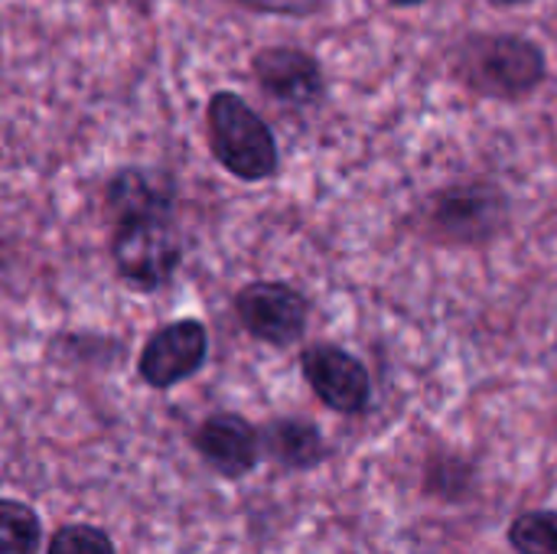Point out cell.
<instances>
[{
  "instance_id": "1",
  "label": "cell",
  "mask_w": 557,
  "mask_h": 554,
  "mask_svg": "<svg viewBox=\"0 0 557 554\" xmlns=\"http://www.w3.org/2000/svg\"><path fill=\"white\" fill-rule=\"evenodd\" d=\"M454 75L463 88L493 101H519L532 95L545 75V49L516 33H470L454 49Z\"/></svg>"
},
{
  "instance_id": "2",
  "label": "cell",
  "mask_w": 557,
  "mask_h": 554,
  "mask_svg": "<svg viewBox=\"0 0 557 554\" xmlns=\"http://www.w3.org/2000/svg\"><path fill=\"white\" fill-rule=\"evenodd\" d=\"M209 150L242 183H261L277 173L281 150L268 121L238 95L215 91L206 104Z\"/></svg>"
},
{
  "instance_id": "3",
  "label": "cell",
  "mask_w": 557,
  "mask_h": 554,
  "mask_svg": "<svg viewBox=\"0 0 557 554\" xmlns=\"http://www.w3.org/2000/svg\"><path fill=\"white\" fill-rule=\"evenodd\" d=\"M111 258L117 278L131 287L144 294L166 287L183 264V238L173 212L131 216L114 222Z\"/></svg>"
},
{
  "instance_id": "4",
  "label": "cell",
  "mask_w": 557,
  "mask_h": 554,
  "mask_svg": "<svg viewBox=\"0 0 557 554\" xmlns=\"http://www.w3.org/2000/svg\"><path fill=\"white\" fill-rule=\"evenodd\" d=\"M509 222V196L493 180L444 186L428 206V232L447 245H486Z\"/></svg>"
},
{
  "instance_id": "5",
  "label": "cell",
  "mask_w": 557,
  "mask_h": 554,
  "mask_svg": "<svg viewBox=\"0 0 557 554\" xmlns=\"http://www.w3.org/2000/svg\"><path fill=\"white\" fill-rule=\"evenodd\" d=\"M235 317L248 336L268 346H294L310 317L307 297L284 281H251L235 294Z\"/></svg>"
},
{
  "instance_id": "6",
  "label": "cell",
  "mask_w": 557,
  "mask_h": 554,
  "mask_svg": "<svg viewBox=\"0 0 557 554\" xmlns=\"http://www.w3.org/2000/svg\"><path fill=\"white\" fill-rule=\"evenodd\" d=\"M209 359V330L199 320H176L150 333L140 349L137 372L150 389H173L193 379Z\"/></svg>"
},
{
  "instance_id": "7",
  "label": "cell",
  "mask_w": 557,
  "mask_h": 554,
  "mask_svg": "<svg viewBox=\"0 0 557 554\" xmlns=\"http://www.w3.org/2000/svg\"><path fill=\"white\" fill-rule=\"evenodd\" d=\"M300 369H304V379L310 382L313 395L326 408H333L339 415H359L369 408L372 379H369V369L362 366V359L352 356L349 349H339L330 343L307 346L300 353Z\"/></svg>"
},
{
  "instance_id": "8",
  "label": "cell",
  "mask_w": 557,
  "mask_h": 554,
  "mask_svg": "<svg viewBox=\"0 0 557 554\" xmlns=\"http://www.w3.org/2000/svg\"><path fill=\"white\" fill-rule=\"evenodd\" d=\"M251 72H255L261 91L287 108H310L323 98V88H326L317 56H310L307 49H297V46L258 49L251 59Z\"/></svg>"
},
{
  "instance_id": "9",
  "label": "cell",
  "mask_w": 557,
  "mask_h": 554,
  "mask_svg": "<svg viewBox=\"0 0 557 554\" xmlns=\"http://www.w3.org/2000/svg\"><path fill=\"white\" fill-rule=\"evenodd\" d=\"M193 444H196L199 457L215 473H222L228 480L251 473L258 467V457H261V434L242 415H232V411L209 415L196 428Z\"/></svg>"
},
{
  "instance_id": "10",
  "label": "cell",
  "mask_w": 557,
  "mask_h": 554,
  "mask_svg": "<svg viewBox=\"0 0 557 554\" xmlns=\"http://www.w3.org/2000/svg\"><path fill=\"white\" fill-rule=\"evenodd\" d=\"M176 189L173 183L144 167H124L111 176L104 206L114 216V222L131 219V216H153V212H173Z\"/></svg>"
},
{
  "instance_id": "11",
  "label": "cell",
  "mask_w": 557,
  "mask_h": 554,
  "mask_svg": "<svg viewBox=\"0 0 557 554\" xmlns=\"http://www.w3.org/2000/svg\"><path fill=\"white\" fill-rule=\"evenodd\" d=\"M261 447L287 470H310L323 460L326 444L307 418H277L261 431Z\"/></svg>"
},
{
  "instance_id": "12",
  "label": "cell",
  "mask_w": 557,
  "mask_h": 554,
  "mask_svg": "<svg viewBox=\"0 0 557 554\" xmlns=\"http://www.w3.org/2000/svg\"><path fill=\"white\" fill-rule=\"evenodd\" d=\"M39 516L16 500H0V554H39Z\"/></svg>"
},
{
  "instance_id": "13",
  "label": "cell",
  "mask_w": 557,
  "mask_h": 554,
  "mask_svg": "<svg viewBox=\"0 0 557 554\" xmlns=\"http://www.w3.org/2000/svg\"><path fill=\"white\" fill-rule=\"evenodd\" d=\"M509 542L519 554H557V513H522L509 529Z\"/></svg>"
},
{
  "instance_id": "14",
  "label": "cell",
  "mask_w": 557,
  "mask_h": 554,
  "mask_svg": "<svg viewBox=\"0 0 557 554\" xmlns=\"http://www.w3.org/2000/svg\"><path fill=\"white\" fill-rule=\"evenodd\" d=\"M46 554H117L108 532L75 522V526H62L52 539H49V552Z\"/></svg>"
},
{
  "instance_id": "15",
  "label": "cell",
  "mask_w": 557,
  "mask_h": 554,
  "mask_svg": "<svg viewBox=\"0 0 557 554\" xmlns=\"http://www.w3.org/2000/svg\"><path fill=\"white\" fill-rule=\"evenodd\" d=\"M235 3L271 16H313L323 7V0H235Z\"/></svg>"
},
{
  "instance_id": "16",
  "label": "cell",
  "mask_w": 557,
  "mask_h": 554,
  "mask_svg": "<svg viewBox=\"0 0 557 554\" xmlns=\"http://www.w3.org/2000/svg\"><path fill=\"white\" fill-rule=\"evenodd\" d=\"M493 7H525V3H535V0H486Z\"/></svg>"
},
{
  "instance_id": "17",
  "label": "cell",
  "mask_w": 557,
  "mask_h": 554,
  "mask_svg": "<svg viewBox=\"0 0 557 554\" xmlns=\"http://www.w3.org/2000/svg\"><path fill=\"white\" fill-rule=\"evenodd\" d=\"M395 7H421L424 0H392Z\"/></svg>"
}]
</instances>
